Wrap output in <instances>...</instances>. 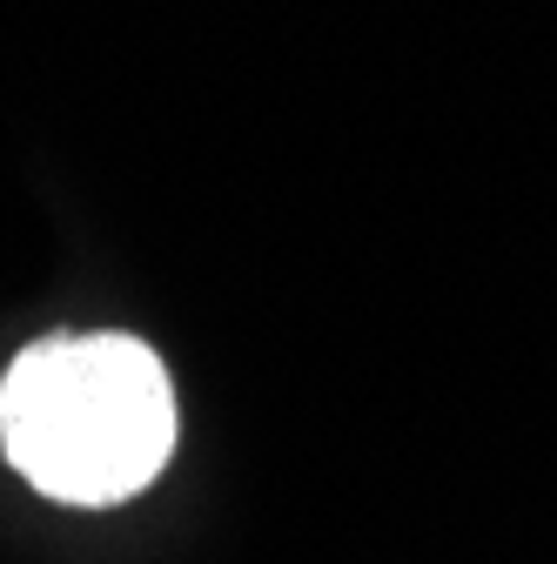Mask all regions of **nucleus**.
I'll return each instance as SVG.
<instances>
[{
    "mask_svg": "<svg viewBox=\"0 0 557 564\" xmlns=\"http://www.w3.org/2000/svg\"><path fill=\"white\" fill-rule=\"evenodd\" d=\"M8 464L61 505H121L175 451V390L134 336H41L0 383Z\"/></svg>",
    "mask_w": 557,
    "mask_h": 564,
    "instance_id": "f257e3e1",
    "label": "nucleus"
}]
</instances>
